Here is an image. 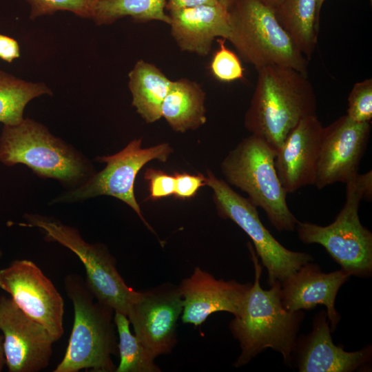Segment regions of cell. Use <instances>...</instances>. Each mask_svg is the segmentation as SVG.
I'll return each mask as SVG.
<instances>
[{"label":"cell","mask_w":372,"mask_h":372,"mask_svg":"<svg viewBox=\"0 0 372 372\" xmlns=\"http://www.w3.org/2000/svg\"><path fill=\"white\" fill-rule=\"evenodd\" d=\"M247 245L255 278L240 314L229 324L230 331L239 342L241 350L234 366L240 367L248 364L268 348L280 353L285 363L290 365L304 313L302 311L291 312L284 308L279 281L270 285L269 289H262L260 282L262 264L251 244L248 242Z\"/></svg>","instance_id":"6da1fadb"},{"label":"cell","mask_w":372,"mask_h":372,"mask_svg":"<svg viewBox=\"0 0 372 372\" xmlns=\"http://www.w3.org/2000/svg\"><path fill=\"white\" fill-rule=\"evenodd\" d=\"M257 71L244 125L277 152L302 119L316 114V94L307 76L292 68L269 65Z\"/></svg>","instance_id":"7a4b0ae2"},{"label":"cell","mask_w":372,"mask_h":372,"mask_svg":"<svg viewBox=\"0 0 372 372\" xmlns=\"http://www.w3.org/2000/svg\"><path fill=\"white\" fill-rule=\"evenodd\" d=\"M64 287L72 302L74 322L65 355L53 372H115L112 356L118 349L114 309L95 298L81 275H67Z\"/></svg>","instance_id":"3957f363"},{"label":"cell","mask_w":372,"mask_h":372,"mask_svg":"<svg viewBox=\"0 0 372 372\" xmlns=\"http://www.w3.org/2000/svg\"><path fill=\"white\" fill-rule=\"evenodd\" d=\"M0 161L7 166L25 165L38 176L56 179L70 189L94 174L93 165L81 153L28 118L16 125H3Z\"/></svg>","instance_id":"277c9868"},{"label":"cell","mask_w":372,"mask_h":372,"mask_svg":"<svg viewBox=\"0 0 372 372\" xmlns=\"http://www.w3.org/2000/svg\"><path fill=\"white\" fill-rule=\"evenodd\" d=\"M346 184L345 203L332 223L320 226L298 220L296 229L303 243L322 245L351 276L368 277L372 273V234L361 224L358 209L361 200L371 198V170Z\"/></svg>","instance_id":"5b68a950"},{"label":"cell","mask_w":372,"mask_h":372,"mask_svg":"<svg viewBox=\"0 0 372 372\" xmlns=\"http://www.w3.org/2000/svg\"><path fill=\"white\" fill-rule=\"evenodd\" d=\"M276 151L262 138L251 134L225 157L220 169L225 182L248 195L263 209L278 231H293L298 222L287 203V193L275 167Z\"/></svg>","instance_id":"8992f818"},{"label":"cell","mask_w":372,"mask_h":372,"mask_svg":"<svg viewBox=\"0 0 372 372\" xmlns=\"http://www.w3.org/2000/svg\"><path fill=\"white\" fill-rule=\"evenodd\" d=\"M227 11V40L246 62L256 70L278 65L307 76L309 60L281 26L272 8L258 0H240Z\"/></svg>","instance_id":"52a82bcc"},{"label":"cell","mask_w":372,"mask_h":372,"mask_svg":"<svg viewBox=\"0 0 372 372\" xmlns=\"http://www.w3.org/2000/svg\"><path fill=\"white\" fill-rule=\"evenodd\" d=\"M24 217L26 223L21 225L38 228L47 241L63 245L79 258L85 269L86 282L99 302L127 316L141 291L125 284L116 269L115 258L104 245L87 242L76 228L52 217L32 214Z\"/></svg>","instance_id":"ba28073f"},{"label":"cell","mask_w":372,"mask_h":372,"mask_svg":"<svg viewBox=\"0 0 372 372\" xmlns=\"http://www.w3.org/2000/svg\"><path fill=\"white\" fill-rule=\"evenodd\" d=\"M206 175V185L212 189L218 215L234 222L251 238L258 258L267 271L269 286L276 281L283 282L313 260L307 253L291 251L282 245L262 223L257 207L248 198L236 192L209 169Z\"/></svg>","instance_id":"9c48e42d"},{"label":"cell","mask_w":372,"mask_h":372,"mask_svg":"<svg viewBox=\"0 0 372 372\" xmlns=\"http://www.w3.org/2000/svg\"><path fill=\"white\" fill-rule=\"evenodd\" d=\"M142 143V138H135L113 155L96 158V161L106 164L105 168L92 174L81 185L60 194L52 203L78 202L104 195L112 196L130 206L145 226L155 233L144 218L136 200L134 182L144 165L153 160L166 162L173 148L168 143L143 148Z\"/></svg>","instance_id":"30bf717a"},{"label":"cell","mask_w":372,"mask_h":372,"mask_svg":"<svg viewBox=\"0 0 372 372\" xmlns=\"http://www.w3.org/2000/svg\"><path fill=\"white\" fill-rule=\"evenodd\" d=\"M0 288L25 314L43 325L55 342L62 337L64 300L34 262L15 260L0 269Z\"/></svg>","instance_id":"8fae6325"},{"label":"cell","mask_w":372,"mask_h":372,"mask_svg":"<svg viewBox=\"0 0 372 372\" xmlns=\"http://www.w3.org/2000/svg\"><path fill=\"white\" fill-rule=\"evenodd\" d=\"M183 309L178 289L165 283L146 291L131 306L127 318L135 335L155 359L169 354L177 342V321Z\"/></svg>","instance_id":"7c38bea8"},{"label":"cell","mask_w":372,"mask_h":372,"mask_svg":"<svg viewBox=\"0 0 372 372\" xmlns=\"http://www.w3.org/2000/svg\"><path fill=\"white\" fill-rule=\"evenodd\" d=\"M0 330L9 372H38L48 366L53 338L43 325L5 296H0Z\"/></svg>","instance_id":"4fadbf2b"},{"label":"cell","mask_w":372,"mask_h":372,"mask_svg":"<svg viewBox=\"0 0 372 372\" xmlns=\"http://www.w3.org/2000/svg\"><path fill=\"white\" fill-rule=\"evenodd\" d=\"M370 130V123L355 122L347 115L323 127L314 184L318 189L347 183L358 174Z\"/></svg>","instance_id":"5bb4252c"},{"label":"cell","mask_w":372,"mask_h":372,"mask_svg":"<svg viewBox=\"0 0 372 372\" xmlns=\"http://www.w3.org/2000/svg\"><path fill=\"white\" fill-rule=\"evenodd\" d=\"M251 286L250 282L216 279L196 267L178 286L183 298V322L199 326L217 311H227L238 317Z\"/></svg>","instance_id":"9a60e30c"},{"label":"cell","mask_w":372,"mask_h":372,"mask_svg":"<svg viewBox=\"0 0 372 372\" xmlns=\"http://www.w3.org/2000/svg\"><path fill=\"white\" fill-rule=\"evenodd\" d=\"M323 126L316 114L302 119L276 152L275 167L287 194L315 184Z\"/></svg>","instance_id":"2e32d148"},{"label":"cell","mask_w":372,"mask_h":372,"mask_svg":"<svg viewBox=\"0 0 372 372\" xmlns=\"http://www.w3.org/2000/svg\"><path fill=\"white\" fill-rule=\"evenodd\" d=\"M327 312L316 316L311 331L298 338L293 355L300 372H352L363 369L371 359L372 348L349 352L335 345Z\"/></svg>","instance_id":"e0dca14e"},{"label":"cell","mask_w":372,"mask_h":372,"mask_svg":"<svg viewBox=\"0 0 372 372\" xmlns=\"http://www.w3.org/2000/svg\"><path fill=\"white\" fill-rule=\"evenodd\" d=\"M350 276L342 269L324 273L317 264L308 262L280 282L282 306L287 311L294 312L322 304L326 307L331 331H334L340 318L335 307V298L341 286Z\"/></svg>","instance_id":"ac0fdd59"},{"label":"cell","mask_w":372,"mask_h":372,"mask_svg":"<svg viewBox=\"0 0 372 372\" xmlns=\"http://www.w3.org/2000/svg\"><path fill=\"white\" fill-rule=\"evenodd\" d=\"M169 16L171 35L182 51L207 56L215 39L229 37L228 11L220 4L174 10Z\"/></svg>","instance_id":"d6986e66"},{"label":"cell","mask_w":372,"mask_h":372,"mask_svg":"<svg viewBox=\"0 0 372 372\" xmlns=\"http://www.w3.org/2000/svg\"><path fill=\"white\" fill-rule=\"evenodd\" d=\"M205 92L188 79L172 81L162 106L161 116L176 132L195 130L207 121Z\"/></svg>","instance_id":"ffe728a7"},{"label":"cell","mask_w":372,"mask_h":372,"mask_svg":"<svg viewBox=\"0 0 372 372\" xmlns=\"http://www.w3.org/2000/svg\"><path fill=\"white\" fill-rule=\"evenodd\" d=\"M132 105L147 123L161 118V106L171 87L170 80L155 65L139 59L128 74Z\"/></svg>","instance_id":"44dd1931"},{"label":"cell","mask_w":372,"mask_h":372,"mask_svg":"<svg viewBox=\"0 0 372 372\" xmlns=\"http://www.w3.org/2000/svg\"><path fill=\"white\" fill-rule=\"evenodd\" d=\"M317 0H282L274 14L297 48L309 60L316 47L319 23Z\"/></svg>","instance_id":"7402d4cb"},{"label":"cell","mask_w":372,"mask_h":372,"mask_svg":"<svg viewBox=\"0 0 372 372\" xmlns=\"http://www.w3.org/2000/svg\"><path fill=\"white\" fill-rule=\"evenodd\" d=\"M167 0H98L94 6L93 19L98 25H110L130 17L136 22L158 21L167 25L169 14L165 12Z\"/></svg>","instance_id":"603a6c76"},{"label":"cell","mask_w":372,"mask_h":372,"mask_svg":"<svg viewBox=\"0 0 372 372\" xmlns=\"http://www.w3.org/2000/svg\"><path fill=\"white\" fill-rule=\"evenodd\" d=\"M43 94H52L45 84L26 81L0 70V123H19L27 104Z\"/></svg>","instance_id":"cb8c5ba5"},{"label":"cell","mask_w":372,"mask_h":372,"mask_svg":"<svg viewBox=\"0 0 372 372\" xmlns=\"http://www.w3.org/2000/svg\"><path fill=\"white\" fill-rule=\"evenodd\" d=\"M114 321L118 335L120 362L115 372H159L154 358L142 342L130 330L125 315L114 311Z\"/></svg>","instance_id":"d4e9b609"},{"label":"cell","mask_w":372,"mask_h":372,"mask_svg":"<svg viewBox=\"0 0 372 372\" xmlns=\"http://www.w3.org/2000/svg\"><path fill=\"white\" fill-rule=\"evenodd\" d=\"M225 39H216L218 48L209 65L213 76L222 82H231L244 78V68L238 56L225 45Z\"/></svg>","instance_id":"484cf974"},{"label":"cell","mask_w":372,"mask_h":372,"mask_svg":"<svg viewBox=\"0 0 372 372\" xmlns=\"http://www.w3.org/2000/svg\"><path fill=\"white\" fill-rule=\"evenodd\" d=\"M30 7V18L52 14L56 11H69L92 19L94 4L91 0H25Z\"/></svg>","instance_id":"4316f807"},{"label":"cell","mask_w":372,"mask_h":372,"mask_svg":"<svg viewBox=\"0 0 372 372\" xmlns=\"http://www.w3.org/2000/svg\"><path fill=\"white\" fill-rule=\"evenodd\" d=\"M346 115L355 122L370 123L372 118L371 79L354 84L349 94Z\"/></svg>","instance_id":"83f0119b"},{"label":"cell","mask_w":372,"mask_h":372,"mask_svg":"<svg viewBox=\"0 0 372 372\" xmlns=\"http://www.w3.org/2000/svg\"><path fill=\"white\" fill-rule=\"evenodd\" d=\"M144 178L148 182L149 194L146 200H158L174 196L175 179L174 174L154 168H147Z\"/></svg>","instance_id":"f1b7e54d"},{"label":"cell","mask_w":372,"mask_h":372,"mask_svg":"<svg viewBox=\"0 0 372 372\" xmlns=\"http://www.w3.org/2000/svg\"><path fill=\"white\" fill-rule=\"evenodd\" d=\"M175 190L174 196L180 200L194 197L199 189L206 186V176L202 174L174 172Z\"/></svg>","instance_id":"f546056e"},{"label":"cell","mask_w":372,"mask_h":372,"mask_svg":"<svg viewBox=\"0 0 372 372\" xmlns=\"http://www.w3.org/2000/svg\"><path fill=\"white\" fill-rule=\"evenodd\" d=\"M20 56V47L14 39L0 33V59L12 63Z\"/></svg>","instance_id":"4dcf8cb0"},{"label":"cell","mask_w":372,"mask_h":372,"mask_svg":"<svg viewBox=\"0 0 372 372\" xmlns=\"http://www.w3.org/2000/svg\"><path fill=\"white\" fill-rule=\"evenodd\" d=\"M218 0H167L165 9L169 11L203 5H219Z\"/></svg>","instance_id":"1f68e13d"},{"label":"cell","mask_w":372,"mask_h":372,"mask_svg":"<svg viewBox=\"0 0 372 372\" xmlns=\"http://www.w3.org/2000/svg\"><path fill=\"white\" fill-rule=\"evenodd\" d=\"M6 364V359L3 351V337L0 336V372Z\"/></svg>","instance_id":"d6a6232c"},{"label":"cell","mask_w":372,"mask_h":372,"mask_svg":"<svg viewBox=\"0 0 372 372\" xmlns=\"http://www.w3.org/2000/svg\"><path fill=\"white\" fill-rule=\"evenodd\" d=\"M239 1L240 0H218V2L220 6L228 10Z\"/></svg>","instance_id":"836d02e7"},{"label":"cell","mask_w":372,"mask_h":372,"mask_svg":"<svg viewBox=\"0 0 372 372\" xmlns=\"http://www.w3.org/2000/svg\"><path fill=\"white\" fill-rule=\"evenodd\" d=\"M263 4L274 9L282 0H258Z\"/></svg>","instance_id":"e575fe53"},{"label":"cell","mask_w":372,"mask_h":372,"mask_svg":"<svg viewBox=\"0 0 372 372\" xmlns=\"http://www.w3.org/2000/svg\"><path fill=\"white\" fill-rule=\"evenodd\" d=\"M325 0H317L316 4V19L318 23H320V12L322 8V6ZM372 1V0H371Z\"/></svg>","instance_id":"d590c367"},{"label":"cell","mask_w":372,"mask_h":372,"mask_svg":"<svg viewBox=\"0 0 372 372\" xmlns=\"http://www.w3.org/2000/svg\"><path fill=\"white\" fill-rule=\"evenodd\" d=\"M3 252L1 251V247H0V258L2 256Z\"/></svg>","instance_id":"8d00e7d4"},{"label":"cell","mask_w":372,"mask_h":372,"mask_svg":"<svg viewBox=\"0 0 372 372\" xmlns=\"http://www.w3.org/2000/svg\"><path fill=\"white\" fill-rule=\"evenodd\" d=\"M94 4L98 1V0H91Z\"/></svg>","instance_id":"74e56055"}]
</instances>
